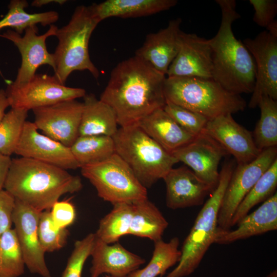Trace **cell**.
I'll return each mask as SVG.
<instances>
[{
    "mask_svg": "<svg viewBox=\"0 0 277 277\" xmlns=\"http://www.w3.org/2000/svg\"><path fill=\"white\" fill-rule=\"evenodd\" d=\"M166 77L134 55L120 62L112 69L100 100L112 109L120 127L135 124L164 107Z\"/></svg>",
    "mask_w": 277,
    "mask_h": 277,
    "instance_id": "obj_1",
    "label": "cell"
},
{
    "mask_svg": "<svg viewBox=\"0 0 277 277\" xmlns=\"http://www.w3.org/2000/svg\"><path fill=\"white\" fill-rule=\"evenodd\" d=\"M83 188L81 178L67 170L33 159H12L4 189L17 200L42 212L60 198Z\"/></svg>",
    "mask_w": 277,
    "mask_h": 277,
    "instance_id": "obj_2",
    "label": "cell"
},
{
    "mask_svg": "<svg viewBox=\"0 0 277 277\" xmlns=\"http://www.w3.org/2000/svg\"><path fill=\"white\" fill-rule=\"evenodd\" d=\"M222 17L215 35L209 39L211 48L212 78L227 91L236 94L252 93L255 82L254 60L238 39L232 23L240 17L235 0H216Z\"/></svg>",
    "mask_w": 277,
    "mask_h": 277,
    "instance_id": "obj_3",
    "label": "cell"
},
{
    "mask_svg": "<svg viewBox=\"0 0 277 277\" xmlns=\"http://www.w3.org/2000/svg\"><path fill=\"white\" fill-rule=\"evenodd\" d=\"M164 93L166 101L197 112L208 120L242 111L247 106L241 95L227 91L212 78L167 77Z\"/></svg>",
    "mask_w": 277,
    "mask_h": 277,
    "instance_id": "obj_4",
    "label": "cell"
},
{
    "mask_svg": "<svg viewBox=\"0 0 277 277\" xmlns=\"http://www.w3.org/2000/svg\"><path fill=\"white\" fill-rule=\"evenodd\" d=\"M101 21L92 5L77 6L66 25L57 29L58 44L53 53L55 64L54 75L65 85L74 71H88L97 79L100 72L91 61L89 53L90 37Z\"/></svg>",
    "mask_w": 277,
    "mask_h": 277,
    "instance_id": "obj_5",
    "label": "cell"
},
{
    "mask_svg": "<svg viewBox=\"0 0 277 277\" xmlns=\"http://www.w3.org/2000/svg\"><path fill=\"white\" fill-rule=\"evenodd\" d=\"M112 138L115 153L126 163L147 189L163 179L179 163L137 124L120 127Z\"/></svg>",
    "mask_w": 277,
    "mask_h": 277,
    "instance_id": "obj_6",
    "label": "cell"
},
{
    "mask_svg": "<svg viewBox=\"0 0 277 277\" xmlns=\"http://www.w3.org/2000/svg\"><path fill=\"white\" fill-rule=\"evenodd\" d=\"M234 170L233 163L227 162L220 172L218 183L199 212L184 240L180 260L165 277H185L198 268L218 230L217 216L227 186Z\"/></svg>",
    "mask_w": 277,
    "mask_h": 277,
    "instance_id": "obj_7",
    "label": "cell"
},
{
    "mask_svg": "<svg viewBox=\"0 0 277 277\" xmlns=\"http://www.w3.org/2000/svg\"><path fill=\"white\" fill-rule=\"evenodd\" d=\"M82 175L95 188L98 196L113 205L133 204L147 197V189L117 154L103 162L81 167Z\"/></svg>",
    "mask_w": 277,
    "mask_h": 277,
    "instance_id": "obj_8",
    "label": "cell"
},
{
    "mask_svg": "<svg viewBox=\"0 0 277 277\" xmlns=\"http://www.w3.org/2000/svg\"><path fill=\"white\" fill-rule=\"evenodd\" d=\"M10 106L26 110L50 106L69 100L84 97V89L66 86L54 75L35 74L28 81L9 83L5 90Z\"/></svg>",
    "mask_w": 277,
    "mask_h": 277,
    "instance_id": "obj_9",
    "label": "cell"
},
{
    "mask_svg": "<svg viewBox=\"0 0 277 277\" xmlns=\"http://www.w3.org/2000/svg\"><path fill=\"white\" fill-rule=\"evenodd\" d=\"M277 159V147L263 150L252 162L238 165L225 190L217 216L218 230L231 228L232 216L245 196L261 175Z\"/></svg>",
    "mask_w": 277,
    "mask_h": 277,
    "instance_id": "obj_10",
    "label": "cell"
},
{
    "mask_svg": "<svg viewBox=\"0 0 277 277\" xmlns=\"http://www.w3.org/2000/svg\"><path fill=\"white\" fill-rule=\"evenodd\" d=\"M243 44L256 66L255 82L249 107H258L262 96L277 100V37L265 30L254 38H245Z\"/></svg>",
    "mask_w": 277,
    "mask_h": 277,
    "instance_id": "obj_11",
    "label": "cell"
},
{
    "mask_svg": "<svg viewBox=\"0 0 277 277\" xmlns=\"http://www.w3.org/2000/svg\"><path fill=\"white\" fill-rule=\"evenodd\" d=\"M83 102L69 100L32 110L33 123L44 134L70 147L79 136Z\"/></svg>",
    "mask_w": 277,
    "mask_h": 277,
    "instance_id": "obj_12",
    "label": "cell"
},
{
    "mask_svg": "<svg viewBox=\"0 0 277 277\" xmlns=\"http://www.w3.org/2000/svg\"><path fill=\"white\" fill-rule=\"evenodd\" d=\"M57 29L53 24L45 33L38 35L36 25H32L25 29L23 36L13 30H8L0 35L12 42L21 55V65L13 83L22 84L28 81L42 65H49L55 70L53 54L48 51L46 41L49 37L55 36Z\"/></svg>",
    "mask_w": 277,
    "mask_h": 277,
    "instance_id": "obj_13",
    "label": "cell"
},
{
    "mask_svg": "<svg viewBox=\"0 0 277 277\" xmlns=\"http://www.w3.org/2000/svg\"><path fill=\"white\" fill-rule=\"evenodd\" d=\"M171 154L179 162L184 163L201 180L215 188L219 180V164L228 153L215 140L202 132Z\"/></svg>",
    "mask_w": 277,
    "mask_h": 277,
    "instance_id": "obj_14",
    "label": "cell"
},
{
    "mask_svg": "<svg viewBox=\"0 0 277 277\" xmlns=\"http://www.w3.org/2000/svg\"><path fill=\"white\" fill-rule=\"evenodd\" d=\"M41 212L15 200L13 224L25 266L30 272L42 277H52L46 263L45 252L38 235V224Z\"/></svg>",
    "mask_w": 277,
    "mask_h": 277,
    "instance_id": "obj_15",
    "label": "cell"
},
{
    "mask_svg": "<svg viewBox=\"0 0 277 277\" xmlns=\"http://www.w3.org/2000/svg\"><path fill=\"white\" fill-rule=\"evenodd\" d=\"M38 130L33 122L26 121L14 153L67 170L80 168L70 147Z\"/></svg>",
    "mask_w": 277,
    "mask_h": 277,
    "instance_id": "obj_16",
    "label": "cell"
},
{
    "mask_svg": "<svg viewBox=\"0 0 277 277\" xmlns=\"http://www.w3.org/2000/svg\"><path fill=\"white\" fill-rule=\"evenodd\" d=\"M202 132L217 142L228 154L232 155L238 165L252 162L262 152L254 143L252 132L238 124L231 114L209 120Z\"/></svg>",
    "mask_w": 277,
    "mask_h": 277,
    "instance_id": "obj_17",
    "label": "cell"
},
{
    "mask_svg": "<svg viewBox=\"0 0 277 277\" xmlns=\"http://www.w3.org/2000/svg\"><path fill=\"white\" fill-rule=\"evenodd\" d=\"M211 54L209 39L181 31L179 51L166 75L212 78Z\"/></svg>",
    "mask_w": 277,
    "mask_h": 277,
    "instance_id": "obj_18",
    "label": "cell"
},
{
    "mask_svg": "<svg viewBox=\"0 0 277 277\" xmlns=\"http://www.w3.org/2000/svg\"><path fill=\"white\" fill-rule=\"evenodd\" d=\"M163 180L166 206L173 210L202 205L215 189L187 166L172 168Z\"/></svg>",
    "mask_w": 277,
    "mask_h": 277,
    "instance_id": "obj_19",
    "label": "cell"
},
{
    "mask_svg": "<svg viewBox=\"0 0 277 277\" xmlns=\"http://www.w3.org/2000/svg\"><path fill=\"white\" fill-rule=\"evenodd\" d=\"M181 24V18L172 19L165 28L148 34L134 55L166 76L179 51Z\"/></svg>",
    "mask_w": 277,
    "mask_h": 277,
    "instance_id": "obj_20",
    "label": "cell"
},
{
    "mask_svg": "<svg viewBox=\"0 0 277 277\" xmlns=\"http://www.w3.org/2000/svg\"><path fill=\"white\" fill-rule=\"evenodd\" d=\"M91 277L106 273L113 277H126L145 262L144 259L128 251L118 242L107 244L95 236L91 250Z\"/></svg>",
    "mask_w": 277,
    "mask_h": 277,
    "instance_id": "obj_21",
    "label": "cell"
},
{
    "mask_svg": "<svg viewBox=\"0 0 277 277\" xmlns=\"http://www.w3.org/2000/svg\"><path fill=\"white\" fill-rule=\"evenodd\" d=\"M234 230H218L214 243L229 244L277 229V193L263 202L255 211L248 213Z\"/></svg>",
    "mask_w": 277,
    "mask_h": 277,
    "instance_id": "obj_22",
    "label": "cell"
},
{
    "mask_svg": "<svg viewBox=\"0 0 277 277\" xmlns=\"http://www.w3.org/2000/svg\"><path fill=\"white\" fill-rule=\"evenodd\" d=\"M137 124L148 136L171 153L189 143L195 137L181 127L163 108L155 110Z\"/></svg>",
    "mask_w": 277,
    "mask_h": 277,
    "instance_id": "obj_23",
    "label": "cell"
},
{
    "mask_svg": "<svg viewBox=\"0 0 277 277\" xmlns=\"http://www.w3.org/2000/svg\"><path fill=\"white\" fill-rule=\"evenodd\" d=\"M79 136L106 135L112 137L118 130L115 112L94 94L84 96Z\"/></svg>",
    "mask_w": 277,
    "mask_h": 277,
    "instance_id": "obj_24",
    "label": "cell"
},
{
    "mask_svg": "<svg viewBox=\"0 0 277 277\" xmlns=\"http://www.w3.org/2000/svg\"><path fill=\"white\" fill-rule=\"evenodd\" d=\"M176 0H107L92 4L101 22L111 17L132 18L153 15L175 6Z\"/></svg>",
    "mask_w": 277,
    "mask_h": 277,
    "instance_id": "obj_25",
    "label": "cell"
},
{
    "mask_svg": "<svg viewBox=\"0 0 277 277\" xmlns=\"http://www.w3.org/2000/svg\"><path fill=\"white\" fill-rule=\"evenodd\" d=\"M133 205L129 234L148 238L154 242L162 239L168 222L159 208L148 198Z\"/></svg>",
    "mask_w": 277,
    "mask_h": 277,
    "instance_id": "obj_26",
    "label": "cell"
},
{
    "mask_svg": "<svg viewBox=\"0 0 277 277\" xmlns=\"http://www.w3.org/2000/svg\"><path fill=\"white\" fill-rule=\"evenodd\" d=\"M28 6L25 0H12L8 5V11L0 20V31L10 28L21 34L25 29L32 25L40 24L45 27L53 25L59 18L58 13L55 11L41 13H29L25 11Z\"/></svg>",
    "mask_w": 277,
    "mask_h": 277,
    "instance_id": "obj_27",
    "label": "cell"
},
{
    "mask_svg": "<svg viewBox=\"0 0 277 277\" xmlns=\"http://www.w3.org/2000/svg\"><path fill=\"white\" fill-rule=\"evenodd\" d=\"M177 237L166 242L162 239L154 242L151 260L142 269H138L126 277H157L164 275L167 270L177 264L181 256Z\"/></svg>",
    "mask_w": 277,
    "mask_h": 277,
    "instance_id": "obj_28",
    "label": "cell"
},
{
    "mask_svg": "<svg viewBox=\"0 0 277 277\" xmlns=\"http://www.w3.org/2000/svg\"><path fill=\"white\" fill-rule=\"evenodd\" d=\"M70 148L80 168L106 161L115 153L112 137L106 135L79 136Z\"/></svg>",
    "mask_w": 277,
    "mask_h": 277,
    "instance_id": "obj_29",
    "label": "cell"
},
{
    "mask_svg": "<svg viewBox=\"0 0 277 277\" xmlns=\"http://www.w3.org/2000/svg\"><path fill=\"white\" fill-rule=\"evenodd\" d=\"M100 221L95 233L97 238L107 244L118 242L122 236L129 234L132 214L133 205L118 203Z\"/></svg>",
    "mask_w": 277,
    "mask_h": 277,
    "instance_id": "obj_30",
    "label": "cell"
},
{
    "mask_svg": "<svg viewBox=\"0 0 277 277\" xmlns=\"http://www.w3.org/2000/svg\"><path fill=\"white\" fill-rule=\"evenodd\" d=\"M277 187V159L261 175L236 208L231 221V228L260 203L271 196Z\"/></svg>",
    "mask_w": 277,
    "mask_h": 277,
    "instance_id": "obj_31",
    "label": "cell"
},
{
    "mask_svg": "<svg viewBox=\"0 0 277 277\" xmlns=\"http://www.w3.org/2000/svg\"><path fill=\"white\" fill-rule=\"evenodd\" d=\"M258 107L261 116L252 133L254 143L261 151L277 146V101L262 96Z\"/></svg>",
    "mask_w": 277,
    "mask_h": 277,
    "instance_id": "obj_32",
    "label": "cell"
},
{
    "mask_svg": "<svg viewBox=\"0 0 277 277\" xmlns=\"http://www.w3.org/2000/svg\"><path fill=\"white\" fill-rule=\"evenodd\" d=\"M25 263L14 229L0 237V277H20Z\"/></svg>",
    "mask_w": 277,
    "mask_h": 277,
    "instance_id": "obj_33",
    "label": "cell"
},
{
    "mask_svg": "<svg viewBox=\"0 0 277 277\" xmlns=\"http://www.w3.org/2000/svg\"><path fill=\"white\" fill-rule=\"evenodd\" d=\"M28 111L12 108L6 113L0 123V153L10 156L21 138Z\"/></svg>",
    "mask_w": 277,
    "mask_h": 277,
    "instance_id": "obj_34",
    "label": "cell"
},
{
    "mask_svg": "<svg viewBox=\"0 0 277 277\" xmlns=\"http://www.w3.org/2000/svg\"><path fill=\"white\" fill-rule=\"evenodd\" d=\"M69 234L67 228H60L54 223L50 210L41 212L38 224V235L45 252H53L62 248Z\"/></svg>",
    "mask_w": 277,
    "mask_h": 277,
    "instance_id": "obj_35",
    "label": "cell"
},
{
    "mask_svg": "<svg viewBox=\"0 0 277 277\" xmlns=\"http://www.w3.org/2000/svg\"><path fill=\"white\" fill-rule=\"evenodd\" d=\"M164 110L186 131L196 136L203 130L208 119L202 114L166 101Z\"/></svg>",
    "mask_w": 277,
    "mask_h": 277,
    "instance_id": "obj_36",
    "label": "cell"
},
{
    "mask_svg": "<svg viewBox=\"0 0 277 277\" xmlns=\"http://www.w3.org/2000/svg\"><path fill=\"white\" fill-rule=\"evenodd\" d=\"M95 238V233H91L75 242L61 277H82L84 265L90 256Z\"/></svg>",
    "mask_w": 277,
    "mask_h": 277,
    "instance_id": "obj_37",
    "label": "cell"
},
{
    "mask_svg": "<svg viewBox=\"0 0 277 277\" xmlns=\"http://www.w3.org/2000/svg\"><path fill=\"white\" fill-rule=\"evenodd\" d=\"M254 13L253 22L258 26L267 28L275 19L277 13L276 0H250Z\"/></svg>",
    "mask_w": 277,
    "mask_h": 277,
    "instance_id": "obj_38",
    "label": "cell"
},
{
    "mask_svg": "<svg viewBox=\"0 0 277 277\" xmlns=\"http://www.w3.org/2000/svg\"><path fill=\"white\" fill-rule=\"evenodd\" d=\"M50 213L54 223L60 228H67L76 219L75 207L68 200L57 201L51 207Z\"/></svg>",
    "mask_w": 277,
    "mask_h": 277,
    "instance_id": "obj_39",
    "label": "cell"
},
{
    "mask_svg": "<svg viewBox=\"0 0 277 277\" xmlns=\"http://www.w3.org/2000/svg\"><path fill=\"white\" fill-rule=\"evenodd\" d=\"M15 199L5 189L0 191V237L11 228Z\"/></svg>",
    "mask_w": 277,
    "mask_h": 277,
    "instance_id": "obj_40",
    "label": "cell"
},
{
    "mask_svg": "<svg viewBox=\"0 0 277 277\" xmlns=\"http://www.w3.org/2000/svg\"><path fill=\"white\" fill-rule=\"evenodd\" d=\"M11 162L10 156L0 153V191L4 188Z\"/></svg>",
    "mask_w": 277,
    "mask_h": 277,
    "instance_id": "obj_41",
    "label": "cell"
},
{
    "mask_svg": "<svg viewBox=\"0 0 277 277\" xmlns=\"http://www.w3.org/2000/svg\"><path fill=\"white\" fill-rule=\"evenodd\" d=\"M10 106V104L5 90L0 89V123L3 119L6 109Z\"/></svg>",
    "mask_w": 277,
    "mask_h": 277,
    "instance_id": "obj_42",
    "label": "cell"
},
{
    "mask_svg": "<svg viewBox=\"0 0 277 277\" xmlns=\"http://www.w3.org/2000/svg\"><path fill=\"white\" fill-rule=\"evenodd\" d=\"M66 2H67L66 0H35L32 2L31 5L33 7H41L52 3L63 5Z\"/></svg>",
    "mask_w": 277,
    "mask_h": 277,
    "instance_id": "obj_43",
    "label": "cell"
},
{
    "mask_svg": "<svg viewBox=\"0 0 277 277\" xmlns=\"http://www.w3.org/2000/svg\"><path fill=\"white\" fill-rule=\"evenodd\" d=\"M266 277H277V270L276 269L273 270L269 273Z\"/></svg>",
    "mask_w": 277,
    "mask_h": 277,
    "instance_id": "obj_44",
    "label": "cell"
},
{
    "mask_svg": "<svg viewBox=\"0 0 277 277\" xmlns=\"http://www.w3.org/2000/svg\"><path fill=\"white\" fill-rule=\"evenodd\" d=\"M104 277H113V276L109 275H106L104 276Z\"/></svg>",
    "mask_w": 277,
    "mask_h": 277,
    "instance_id": "obj_45",
    "label": "cell"
}]
</instances>
